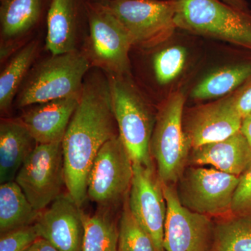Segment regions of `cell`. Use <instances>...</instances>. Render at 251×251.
Segmentation results:
<instances>
[{"label": "cell", "mask_w": 251, "mask_h": 251, "mask_svg": "<svg viewBox=\"0 0 251 251\" xmlns=\"http://www.w3.org/2000/svg\"><path fill=\"white\" fill-rule=\"evenodd\" d=\"M37 145L21 119L0 123V183L14 181L23 163Z\"/></svg>", "instance_id": "17"}, {"label": "cell", "mask_w": 251, "mask_h": 251, "mask_svg": "<svg viewBox=\"0 0 251 251\" xmlns=\"http://www.w3.org/2000/svg\"><path fill=\"white\" fill-rule=\"evenodd\" d=\"M185 98L181 92L171 94L158 112L150 151L163 184L179 181L187 164L191 144L183 128Z\"/></svg>", "instance_id": "4"}, {"label": "cell", "mask_w": 251, "mask_h": 251, "mask_svg": "<svg viewBox=\"0 0 251 251\" xmlns=\"http://www.w3.org/2000/svg\"><path fill=\"white\" fill-rule=\"evenodd\" d=\"M15 181L36 210L48 207L66 186L62 142L37 144Z\"/></svg>", "instance_id": "7"}, {"label": "cell", "mask_w": 251, "mask_h": 251, "mask_svg": "<svg viewBox=\"0 0 251 251\" xmlns=\"http://www.w3.org/2000/svg\"><path fill=\"white\" fill-rule=\"evenodd\" d=\"M222 1H224L225 4L229 5L234 9L249 12L247 11V4H246L244 0H222Z\"/></svg>", "instance_id": "32"}, {"label": "cell", "mask_w": 251, "mask_h": 251, "mask_svg": "<svg viewBox=\"0 0 251 251\" xmlns=\"http://www.w3.org/2000/svg\"><path fill=\"white\" fill-rule=\"evenodd\" d=\"M27 251H59L50 243L43 238L39 237L29 248Z\"/></svg>", "instance_id": "30"}, {"label": "cell", "mask_w": 251, "mask_h": 251, "mask_svg": "<svg viewBox=\"0 0 251 251\" xmlns=\"http://www.w3.org/2000/svg\"><path fill=\"white\" fill-rule=\"evenodd\" d=\"M133 179L128 205L135 219L152 238L159 251H163L167 204L163 185L154 166L133 163Z\"/></svg>", "instance_id": "12"}, {"label": "cell", "mask_w": 251, "mask_h": 251, "mask_svg": "<svg viewBox=\"0 0 251 251\" xmlns=\"http://www.w3.org/2000/svg\"><path fill=\"white\" fill-rule=\"evenodd\" d=\"M118 251H159L152 238L132 214L128 203L120 218Z\"/></svg>", "instance_id": "25"}, {"label": "cell", "mask_w": 251, "mask_h": 251, "mask_svg": "<svg viewBox=\"0 0 251 251\" xmlns=\"http://www.w3.org/2000/svg\"><path fill=\"white\" fill-rule=\"evenodd\" d=\"M176 27L251 50V15L219 0H173Z\"/></svg>", "instance_id": "2"}, {"label": "cell", "mask_w": 251, "mask_h": 251, "mask_svg": "<svg viewBox=\"0 0 251 251\" xmlns=\"http://www.w3.org/2000/svg\"><path fill=\"white\" fill-rule=\"evenodd\" d=\"M39 238L34 224L11 229L1 234L0 251H27Z\"/></svg>", "instance_id": "27"}, {"label": "cell", "mask_w": 251, "mask_h": 251, "mask_svg": "<svg viewBox=\"0 0 251 251\" xmlns=\"http://www.w3.org/2000/svg\"><path fill=\"white\" fill-rule=\"evenodd\" d=\"M191 160L240 176L251 166V147L240 130L224 140L193 149Z\"/></svg>", "instance_id": "16"}, {"label": "cell", "mask_w": 251, "mask_h": 251, "mask_svg": "<svg viewBox=\"0 0 251 251\" xmlns=\"http://www.w3.org/2000/svg\"><path fill=\"white\" fill-rule=\"evenodd\" d=\"M108 80L120 140L133 163L153 167L150 151L152 122L148 108L122 75L110 74Z\"/></svg>", "instance_id": "5"}, {"label": "cell", "mask_w": 251, "mask_h": 251, "mask_svg": "<svg viewBox=\"0 0 251 251\" xmlns=\"http://www.w3.org/2000/svg\"><path fill=\"white\" fill-rule=\"evenodd\" d=\"M179 181L178 196L185 207L208 216L231 212L239 176L214 168H191Z\"/></svg>", "instance_id": "8"}, {"label": "cell", "mask_w": 251, "mask_h": 251, "mask_svg": "<svg viewBox=\"0 0 251 251\" xmlns=\"http://www.w3.org/2000/svg\"><path fill=\"white\" fill-rule=\"evenodd\" d=\"M40 211L34 209L16 181L0 186V229L1 234L34 224Z\"/></svg>", "instance_id": "19"}, {"label": "cell", "mask_w": 251, "mask_h": 251, "mask_svg": "<svg viewBox=\"0 0 251 251\" xmlns=\"http://www.w3.org/2000/svg\"><path fill=\"white\" fill-rule=\"evenodd\" d=\"M38 43H29L18 51L10 61L0 75V109L9 110L15 95L25 77L31 63L35 58Z\"/></svg>", "instance_id": "22"}, {"label": "cell", "mask_w": 251, "mask_h": 251, "mask_svg": "<svg viewBox=\"0 0 251 251\" xmlns=\"http://www.w3.org/2000/svg\"><path fill=\"white\" fill-rule=\"evenodd\" d=\"M241 132L247 138L251 147V114L243 118Z\"/></svg>", "instance_id": "31"}, {"label": "cell", "mask_w": 251, "mask_h": 251, "mask_svg": "<svg viewBox=\"0 0 251 251\" xmlns=\"http://www.w3.org/2000/svg\"><path fill=\"white\" fill-rule=\"evenodd\" d=\"M39 237L59 251H82L84 224L80 208L70 195L61 194L34 222Z\"/></svg>", "instance_id": "13"}, {"label": "cell", "mask_w": 251, "mask_h": 251, "mask_svg": "<svg viewBox=\"0 0 251 251\" xmlns=\"http://www.w3.org/2000/svg\"><path fill=\"white\" fill-rule=\"evenodd\" d=\"M186 59V50L180 46L167 48L158 52L153 62L158 82L166 85L176 78L184 69Z\"/></svg>", "instance_id": "26"}, {"label": "cell", "mask_w": 251, "mask_h": 251, "mask_svg": "<svg viewBox=\"0 0 251 251\" xmlns=\"http://www.w3.org/2000/svg\"><path fill=\"white\" fill-rule=\"evenodd\" d=\"M47 24L46 47L52 55L76 50L75 0H51Z\"/></svg>", "instance_id": "18"}, {"label": "cell", "mask_w": 251, "mask_h": 251, "mask_svg": "<svg viewBox=\"0 0 251 251\" xmlns=\"http://www.w3.org/2000/svg\"><path fill=\"white\" fill-rule=\"evenodd\" d=\"M163 185L167 204L163 249L209 251L214 232L209 216L185 207L173 185Z\"/></svg>", "instance_id": "11"}, {"label": "cell", "mask_w": 251, "mask_h": 251, "mask_svg": "<svg viewBox=\"0 0 251 251\" xmlns=\"http://www.w3.org/2000/svg\"><path fill=\"white\" fill-rule=\"evenodd\" d=\"M103 5L129 33L133 45L154 47L176 28L173 0H110Z\"/></svg>", "instance_id": "6"}, {"label": "cell", "mask_w": 251, "mask_h": 251, "mask_svg": "<svg viewBox=\"0 0 251 251\" xmlns=\"http://www.w3.org/2000/svg\"><path fill=\"white\" fill-rule=\"evenodd\" d=\"M87 9L92 60L109 74L123 75L129 69L133 45L129 33L103 4H90Z\"/></svg>", "instance_id": "10"}, {"label": "cell", "mask_w": 251, "mask_h": 251, "mask_svg": "<svg viewBox=\"0 0 251 251\" xmlns=\"http://www.w3.org/2000/svg\"><path fill=\"white\" fill-rule=\"evenodd\" d=\"M115 123L108 79L89 77L62 142L65 186L80 208L87 198L96 157L104 144L117 135Z\"/></svg>", "instance_id": "1"}, {"label": "cell", "mask_w": 251, "mask_h": 251, "mask_svg": "<svg viewBox=\"0 0 251 251\" xmlns=\"http://www.w3.org/2000/svg\"><path fill=\"white\" fill-rule=\"evenodd\" d=\"M211 251H251V214L234 215L218 224Z\"/></svg>", "instance_id": "24"}, {"label": "cell", "mask_w": 251, "mask_h": 251, "mask_svg": "<svg viewBox=\"0 0 251 251\" xmlns=\"http://www.w3.org/2000/svg\"><path fill=\"white\" fill-rule=\"evenodd\" d=\"M42 0H1V34L15 39L25 34L39 21Z\"/></svg>", "instance_id": "20"}, {"label": "cell", "mask_w": 251, "mask_h": 251, "mask_svg": "<svg viewBox=\"0 0 251 251\" xmlns=\"http://www.w3.org/2000/svg\"><path fill=\"white\" fill-rule=\"evenodd\" d=\"M231 213L233 215L251 214V166L239 176Z\"/></svg>", "instance_id": "28"}, {"label": "cell", "mask_w": 251, "mask_h": 251, "mask_svg": "<svg viewBox=\"0 0 251 251\" xmlns=\"http://www.w3.org/2000/svg\"><path fill=\"white\" fill-rule=\"evenodd\" d=\"M251 77V64L224 68L203 79L193 89L191 96L201 100L223 97L230 93Z\"/></svg>", "instance_id": "23"}, {"label": "cell", "mask_w": 251, "mask_h": 251, "mask_svg": "<svg viewBox=\"0 0 251 251\" xmlns=\"http://www.w3.org/2000/svg\"><path fill=\"white\" fill-rule=\"evenodd\" d=\"M95 214L82 213V251H118L119 229L107 206Z\"/></svg>", "instance_id": "21"}, {"label": "cell", "mask_w": 251, "mask_h": 251, "mask_svg": "<svg viewBox=\"0 0 251 251\" xmlns=\"http://www.w3.org/2000/svg\"><path fill=\"white\" fill-rule=\"evenodd\" d=\"M234 105L242 118L251 114V84L233 96Z\"/></svg>", "instance_id": "29"}, {"label": "cell", "mask_w": 251, "mask_h": 251, "mask_svg": "<svg viewBox=\"0 0 251 251\" xmlns=\"http://www.w3.org/2000/svg\"><path fill=\"white\" fill-rule=\"evenodd\" d=\"M80 95L36 104L21 120L37 144L62 142Z\"/></svg>", "instance_id": "15"}, {"label": "cell", "mask_w": 251, "mask_h": 251, "mask_svg": "<svg viewBox=\"0 0 251 251\" xmlns=\"http://www.w3.org/2000/svg\"><path fill=\"white\" fill-rule=\"evenodd\" d=\"M90 62L77 50L56 54L34 69L18 94L20 108L80 95Z\"/></svg>", "instance_id": "3"}, {"label": "cell", "mask_w": 251, "mask_h": 251, "mask_svg": "<svg viewBox=\"0 0 251 251\" xmlns=\"http://www.w3.org/2000/svg\"><path fill=\"white\" fill-rule=\"evenodd\" d=\"M133 161L119 135L99 151L87 184V198L102 206H110L121 200L130 189Z\"/></svg>", "instance_id": "9"}, {"label": "cell", "mask_w": 251, "mask_h": 251, "mask_svg": "<svg viewBox=\"0 0 251 251\" xmlns=\"http://www.w3.org/2000/svg\"><path fill=\"white\" fill-rule=\"evenodd\" d=\"M242 120L232 96L195 110L185 131L195 149L235 134L241 130Z\"/></svg>", "instance_id": "14"}]
</instances>
